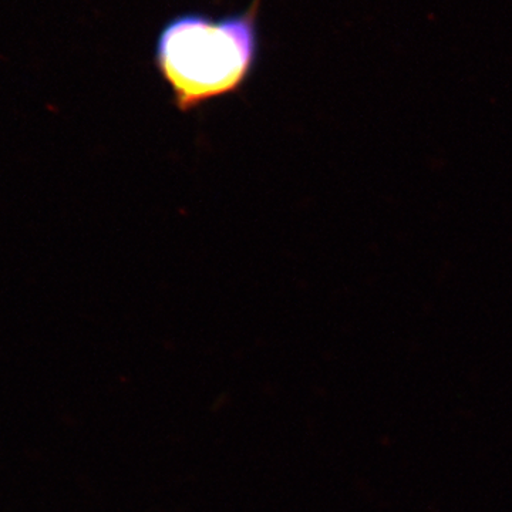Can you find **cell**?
Masks as SVG:
<instances>
[{"instance_id": "1", "label": "cell", "mask_w": 512, "mask_h": 512, "mask_svg": "<svg viewBox=\"0 0 512 512\" xmlns=\"http://www.w3.org/2000/svg\"><path fill=\"white\" fill-rule=\"evenodd\" d=\"M252 55V25L244 19H181L164 30L158 43L161 72L184 111L235 92L247 77Z\"/></svg>"}]
</instances>
